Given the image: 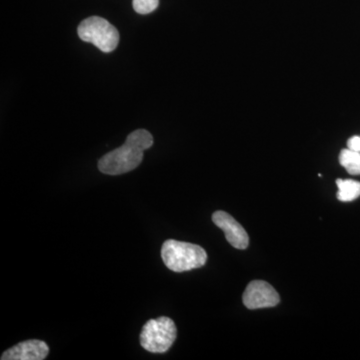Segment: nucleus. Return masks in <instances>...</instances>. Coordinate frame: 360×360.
<instances>
[{"mask_svg":"<svg viewBox=\"0 0 360 360\" xmlns=\"http://www.w3.org/2000/svg\"><path fill=\"white\" fill-rule=\"evenodd\" d=\"M153 144V136L146 129L135 130L120 148L110 151L98 161L104 174L120 175L135 169L143 160V153Z\"/></svg>","mask_w":360,"mask_h":360,"instance_id":"nucleus-1","label":"nucleus"},{"mask_svg":"<svg viewBox=\"0 0 360 360\" xmlns=\"http://www.w3.org/2000/svg\"><path fill=\"white\" fill-rule=\"evenodd\" d=\"M161 257L168 269L184 272L200 269L206 264L207 255L201 246L168 239L161 248Z\"/></svg>","mask_w":360,"mask_h":360,"instance_id":"nucleus-2","label":"nucleus"},{"mask_svg":"<svg viewBox=\"0 0 360 360\" xmlns=\"http://www.w3.org/2000/svg\"><path fill=\"white\" fill-rule=\"evenodd\" d=\"M177 329L169 317L150 319L144 324L141 333V345L151 354H165L176 340Z\"/></svg>","mask_w":360,"mask_h":360,"instance_id":"nucleus-3","label":"nucleus"},{"mask_svg":"<svg viewBox=\"0 0 360 360\" xmlns=\"http://www.w3.org/2000/svg\"><path fill=\"white\" fill-rule=\"evenodd\" d=\"M78 37L84 42L96 45L103 52L115 51L120 42V32L115 26L99 16H91L80 23Z\"/></svg>","mask_w":360,"mask_h":360,"instance_id":"nucleus-4","label":"nucleus"},{"mask_svg":"<svg viewBox=\"0 0 360 360\" xmlns=\"http://www.w3.org/2000/svg\"><path fill=\"white\" fill-rule=\"evenodd\" d=\"M243 300L248 309H259L276 307L281 302V297L266 281H253L246 288Z\"/></svg>","mask_w":360,"mask_h":360,"instance_id":"nucleus-5","label":"nucleus"},{"mask_svg":"<svg viewBox=\"0 0 360 360\" xmlns=\"http://www.w3.org/2000/svg\"><path fill=\"white\" fill-rule=\"evenodd\" d=\"M212 220L217 226L224 232L225 238L229 245L238 250H245L250 243L248 232L241 226L238 220L233 219L231 214L225 212H215L212 215Z\"/></svg>","mask_w":360,"mask_h":360,"instance_id":"nucleus-6","label":"nucleus"},{"mask_svg":"<svg viewBox=\"0 0 360 360\" xmlns=\"http://www.w3.org/2000/svg\"><path fill=\"white\" fill-rule=\"evenodd\" d=\"M49 354V347L44 341H23L9 348L1 355V360H44Z\"/></svg>","mask_w":360,"mask_h":360,"instance_id":"nucleus-7","label":"nucleus"},{"mask_svg":"<svg viewBox=\"0 0 360 360\" xmlns=\"http://www.w3.org/2000/svg\"><path fill=\"white\" fill-rule=\"evenodd\" d=\"M338 198L342 202H350L360 196V182L352 179H338Z\"/></svg>","mask_w":360,"mask_h":360,"instance_id":"nucleus-8","label":"nucleus"},{"mask_svg":"<svg viewBox=\"0 0 360 360\" xmlns=\"http://www.w3.org/2000/svg\"><path fill=\"white\" fill-rule=\"evenodd\" d=\"M340 162L348 174L352 175L360 174V153L347 148L341 150Z\"/></svg>","mask_w":360,"mask_h":360,"instance_id":"nucleus-9","label":"nucleus"},{"mask_svg":"<svg viewBox=\"0 0 360 360\" xmlns=\"http://www.w3.org/2000/svg\"><path fill=\"white\" fill-rule=\"evenodd\" d=\"M134 8L137 13L148 14L153 13L160 4V0H134Z\"/></svg>","mask_w":360,"mask_h":360,"instance_id":"nucleus-10","label":"nucleus"},{"mask_svg":"<svg viewBox=\"0 0 360 360\" xmlns=\"http://www.w3.org/2000/svg\"><path fill=\"white\" fill-rule=\"evenodd\" d=\"M347 148L360 153V136L355 135V136L350 137L347 141Z\"/></svg>","mask_w":360,"mask_h":360,"instance_id":"nucleus-11","label":"nucleus"}]
</instances>
